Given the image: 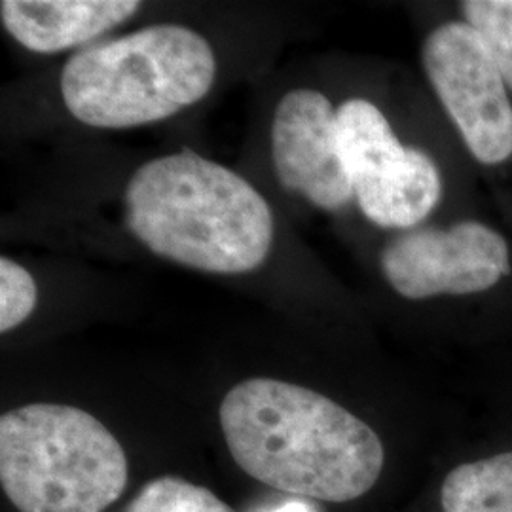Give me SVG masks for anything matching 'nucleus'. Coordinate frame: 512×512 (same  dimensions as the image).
Listing matches in <instances>:
<instances>
[{"mask_svg": "<svg viewBox=\"0 0 512 512\" xmlns=\"http://www.w3.org/2000/svg\"><path fill=\"white\" fill-rule=\"evenodd\" d=\"M219 418L234 461L279 492L346 503L384 469V444L365 421L302 385L245 380L226 393Z\"/></svg>", "mask_w": 512, "mask_h": 512, "instance_id": "1", "label": "nucleus"}, {"mask_svg": "<svg viewBox=\"0 0 512 512\" xmlns=\"http://www.w3.org/2000/svg\"><path fill=\"white\" fill-rule=\"evenodd\" d=\"M423 67L465 145L482 164L512 154V107L486 42L469 23L450 21L423 44Z\"/></svg>", "mask_w": 512, "mask_h": 512, "instance_id": "6", "label": "nucleus"}, {"mask_svg": "<svg viewBox=\"0 0 512 512\" xmlns=\"http://www.w3.org/2000/svg\"><path fill=\"white\" fill-rule=\"evenodd\" d=\"M461 12L486 42L512 90V0H467L461 4Z\"/></svg>", "mask_w": 512, "mask_h": 512, "instance_id": "12", "label": "nucleus"}, {"mask_svg": "<svg viewBox=\"0 0 512 512\" xmlns=\"http://www.w3.org/2000/svg\"><path fill=\"white\" fill-rule=\"evenodd\" d=\"M272 158L279 183L325 211L353 198L338 110L321 92L298 88L281 97L272 120Z\"/></svg>", "mask_w": 512, "mask_h": 512, "instance_id": "8", "label": "nucleus"}, {"mask_svg": "<svg viewBox=\"0 0 512 512\" xmlns=\"http://www.w3.org/2000/svg\"><path fill=\"white\" fill-rule=\"evenodd\" d=\"M382 270L397 293L421 300L482 293L511 274V260L497 232L480 222H459L450 230L423 228L393 239L382 253Z\"/></svg>", "mask_w": 512, "mask_h": 512, "instance_id": "7", "label": "nucleus"}, {"mask_svg": "<svg viewBox=\"0 0 512 512\" xmlns=\"http://www.w3.org/2000/svg\"><path fill=\"white\" fill-rule=\"evenodd\" d=\"M268 512H315V509L306 501H296L294 499V501H287L285 505H281V507Z\"/></svg>", "mask_w": 512, "mask_h": 512, "instance_id": "14", "label": "nucleus"}, {"mask_svg": "<svg viewBox=\"0 0 512 512\" xmlns=\"http://www.w3.org/2000/svg\"><path fill=\"white\" fill-rule=\"evenodd\" d=\"M0 484L19 512H103L128 486V458L90 412L25 404L0 418Z\"/></svg>", "mask_w": 512, "mask_h": 512, "instance_id": "4", "label": "nucleus"}, {"mask_svg": "<svg viewBox=\"0 0 512 512\" xmlns=\"http://www.w3.org/2000/svg\"><path fill=\"white\" fill-rule=\"evenodd\" d=\"M33 275L8 256L0 258V332L18 329L37 308Z\"/></svg>", "mask_w": 512, "mask_h": 512, "instance_id": "13", "label": "nucleus"}, {"mask_svg": "<svg viewBox=\"0 0 512 512\" xmlns=\"http://www.w3.org/2000/svg\"><path fill=\"white\" fill-rule=\"evenodd\" d=\"M215 76L217 57L207 38L160 23L74 54L61 74V93L86 126L137 128L196 105Z\"/></svg>", "mask_w": 512, "mask_h": 512, "instance_id": "3", "label": "nucleus"}, {"mask_svg": "<svg viewBox=\"0 0 512 512\" xmlns=\"http://www.w3.org/2000/svg\"><path fill=\"white\" fill-rule=\"evenodd\" d=\"M353 196L382 228H412L429 217L442 192L439 169L418 148L404 147L376 105L349 99L338 109Z\"/></svg>", "mask_w": 512, "mask_h": 512, "instance_id": "5", "label": "nucleus"}, {"mask_svg": "<svg viewBox=\"0 0 512 512\" xmlns=\"http://www.w3.org/2000/svg\"><path fill=\"white\" fill-rule=\"evenodd\" d=\"M124 202L129 232L192 270L249 274L274 243V215L255 186L188 148L141 165Z\"/></svg>", "mask_w": 512, "mask_h": 512, "instance_id": "2", "label": "nucleus"}, {"mask_svg": "<svg viewBox=\"0 0 512 512\" xmlns=\"http://www.w3.org/2000/svg\"><path fill=\"white\" fill-rule=\"evenodd\" d=\"M440 503L442 512H512V452L456 467Z\"/></svg>", "mask_w": 512, "mask_h": 512, "instance_id": "10", "label": "nucleus"}, {"mask_svg": "<svg viewBox=\"0 0 512 512\" xmlns=\"http://www.w3.org/2000/svg\"><path fill=\"white\" fill-rule=\"evenodd\" d=\"M139 8L135 0H4L0 19L23 48L59 54L109 33Z\"/></svg>", "mask_w": 512, "mask_h": 512, "instance_id": "9", "label": "nucleus"}, {"mask_svg": "<svg viewBox=\"0 0 512 512\" xmlns=\"http://www.w3.org/2000/svg\"><path fill=\"white\" fill-rule=\"evenodd\" d=\"M124 512H236L211 490L179 476H160L131 499Z\"/></svg>", "mask_w": 512, "mask_h": 512, "instance_id": "11", "label": "nucleus"}]
</instances>
